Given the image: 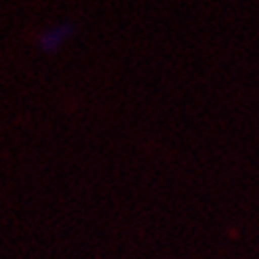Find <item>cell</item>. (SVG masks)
Segmentation results:
<instances>
[{"instance_id": "obj_1", "label": "cell", "mask_w": 259, "mask_h": 259, "mask_svg": "<svg viewBox=\"0 0 259 259\" xmlns=\"http://www.w3.org/2000/svg\"><path fill=\"white\" fill-rule=\"evenodd\" d=\"M72 34H74V23H70V21L51 25V28H47L38 34V47L42 51H47V53H55Z\"/></svg>"}]
</instances>
